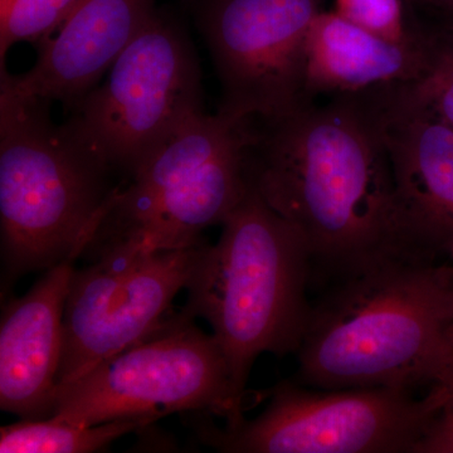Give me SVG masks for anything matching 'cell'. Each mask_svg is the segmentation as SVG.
I'll return each instance as SVG.
<instances>
[{
  "label": "cell",
  "mask_w": 453,
  "mask_h": 453,
  "mask_svg": "<svg viewBox=\"0 0 453 453\" xmlns=\"http://www.w3.org/2000/svg\"><path fill=\"white\" fill-rule=\"evenodd\" d=\"M434 386L442 390L443 395H445V404L453 407V326L449 332L445 357L438 369Z\"/></svg>",
  "instance_id": "20"
},
{
  "label": "cell",
  "mask_w": 453,
  "mask_h": 453,
  "mask_svg": "<svg viewBox=\"0 0 453 453\" xmlns=\"http://www.w3.org/2000/svg\"><path fill=\"white\" fill-rule=\"evenodd\" d=\"M205 243L178 251L106 253L88 267L74 268L65 299L58 386L160 329Z\"/></svg>",
  "instance_id": "9"
},
{
  "label": "cell",
  "mask_w": 453,
  "mask_h": 453,
  "mask_svg": "<svg viewBox=\"0 0 453 453\" xmlns=\"http://www.w3.org/2000/svg\"><path fill=\"white\" fill-rule=\"evenodd\" d=\"M427 38L422 44L398 43L336 12H320L306 46V95L316 100L417 81L427 64Z\"/></svg>",
  "instance_id": "14"
},
{
  "label": "cell",
  "mask_w": 453,
  "mask_h": 453,
  "mask_svg": "<svg viewBox=\"0 0 453 453\" xmlns=\"http://www.w3.org/2000/svg\"><path fill=\"white\" fill-rule=\"evenodd\" d=\"M250 187L303 235L311 285L396 261L437 262L414 240L369 91L247 121Z\"/></svg>",
  "instance_id": "1"
},
{
  "label": "cell",
  "mask_w": 453,
  "mask_h": 453,
  "mask_svg": "<svg viewBox=\"0 0 453 453\" xmlns=\"http://www.w3.org/2000/svg\"><path fill=\"white\" fill-rule=\"evenodd\" d=\"M413 2L436 13L437 20L453 22V0H413Z\"/></svg>",
  "instance_id": "21"
},
{
  "label": "cell",
  "mask_w": 453,
  "mask_h": 453,
  "mask_svg": "<svg viewBox=\"0 0 453 453\" xmlns=\"http://www.w3.org/2000/svg\"><path fill=\"white\" fill-rule=\"evenodd\" d=\"M323 0H205L198 26L222 98L238 120L275 118L308 103L306 46Z\"/></svg>",
  "instance_id": "10"
},
{
  "label": "cell",
  "mask_w": 453,
  "mask_h": 453,
  "mask_svg": "<svg viewBox=\"0 0 453 453\" xmlns=\"http://www.w3.org/2000/svg\"><path fill=\"white\" fill-rule=\"evenodd\" d=\"M73 111L65 127L124 180L204 112L201 67L177 18L155 9L110 68L106 81Z\"/></svg>",
  "instance_id": "8"
},
{
  "label": "cell",
  "mask_w": 453,
  "mask_h": 453,
  "mask_svg": "<svg viewBox=\"0 0 453 453\" xmlns=\"http://www.w3.org/2000/svg\"><path fill=\"white\" fill-rule=\"evenodd\" d=\"M453 326V264L396 261L311 301L294 380L315 389L434 386Z\"/></svg>",
  "instance_id": "2"
},
{
  "label": "cell",
  "mask_w": 453,
  "mask_h": 453,
  "mask_svg": "<svg viewBox=\"0 0 453 453\" xmlns=\"http://www.w3.org/2000/svg\"><path fill=\"white\" fill-rule=\"evenodd\" d=\"M335 12L386 40L422 44L427 38V23L408 12L405 0H335Z\"/></svg>",
  "instance_id": "18"
},
{
  "label": "cell",
  "mask_w": 453,
  "mask_h": 453,
  "mask_svg": "<svg viewBox=\"0 0 453 453\" xmlns=\"http://www.w3.org/2000/svg\"><path fill=\"white\" fill-rule=\"evenodd\" d=\"M216 244L205 243L183 310L204 319L244 404L256 359L296 353L308 325L311 258L303 235L253 188L223 220Z\"/></svg>",
  "instance_id": "3"
},
{
  "label": "cell",
  "mask_w": 453,
  "mask_h": 453,
  "mask_svg": "<svg viewBox=\"0 0 453 453\" xmlns=\"http://www.w3.org/2000/svg\"><path fill=\"white\" fill-rule=\"evenodd\" d=\"M46 101L0 88L2 290L20 277L81 257L121 184L56 125Z\"/></svg>",
  "instance_id": "4"
},
{
  "label": "cell",
  "mask_w": 453,
  "mask_h": 453,
  "mask_svg": "<svg viewBox=\"0 0 453 453\" xmlns=\"http://www.w3.org/2000/svg\"><path fill=\"white\" fill-rule=\"evenodd\" d=\"M183 309L157 332L57 387L53 417L74 425L142 421L173 413H204L225 426L242 421L228 365L213 335Z\"/></svg>",
  "instance_id": "6"
},
{
  "label": "cell",
  "mask_w": 453,
  "mask_h": 453,
  "mask_svg": "<svg viewBox=\"0 0 453 453\" xmlns=\"http://www.w3.org/2000/svg\"><path fill=\"white\" fill-rule=\"evenodd\" d=\"M81 0H0V67L20 42L49 40Z\"/></svg>",
  "instance_id": "16"
},
{
  "label": "cell",
  "mask_w": 453,
  "mask_h": 453,
  "mask_svg": "<svg viewBox=\"0 0 453 453\" xmlns=\"http://www.w3.org/2000/svg\"><path fill=\"white\" fill-rule=\"evenodd\" d=\"M413 453H453V407L443 404Z\"/></svg>",
  "instance_id": "19"
},
{
  "label": "cell",
  "mask_w": 453,
  "mask_h": 453,
  "mask_svg": "<svg viewBox=\"0 0 453 453\" xmlns=\"http://www.w3.org/2000/svg\"><path fill=\"white\" fill-rule=\"evenodd\" d=\"M427 64L410 83L414 96L453 129V22L427 23Z\"/></svg>",
  "instance_id": "17"
},
{
  "label": "cell",
  "mask_w": 453,
  "mask_h": 453,
  "mask_svg": "<svg viewBox=\"0 0 453 453\" xmlns=\"http://www.w3.org/2000/svg\"><path fill=\"white\" fill-rule=\"evenodd\" d=\"M155 9V0H81L42 44L31 70L12 74L0 68V88L73 109L96 88Z\"/></svg>",
  "instance_id": "12"
},
{
  "label": "cell",
  "mask_w": 453,
  "mask_h": 453,
  "mask_svg": "<svg viewBox=\"0 0 453 453\" xmlns=\"http://www.w3.org/2000/svg\"><path fill=\"white\" fill-rule=\"evenodd\" d=\"M256 418L219 427L184 413L199 442L225 453H413L445 404L432 386L416 398L402 388L315 389L282 380Z\"/></svg>",
  "instance_id": "7"
},
{
  "label": "cell",
  "mask_w": 453,
  "mask_h": 453,
  "mask_svg": "<svg viewBox=\"0 0 453 453\" xmlns=\"http://www.w3.org/2000/svg\"><path fill=\"white\" fill-rule=\"evenodd\" d=\"M74 261L50 268L19 299L3 306L0 410L20 419L50 418L64 348V314Z\"/></svg>",
  "instance_id": "13"
},
{
  "label": "cell",
  "mask_w": 453,
  "mask_h": 453,
  "mask_svg": "<svg viewBox=\"0 0 453 453\" xmlns=\"http://www.w3.org/2000/svg\"><path fill=\"white\" fill-rule=\"evenodd\" d=\"M247 121L203 112L148 155L119 187L81 253L192 249L247 190Z\"/></svg>",
  "instance_id": "5"
},
{
  "label": "cell",
  "mask_w": 453,
  "mask_h": 453,
  "mask_svg": "<svg viewBox=\"0 0 453 453\" xmlns=\"http://www.w3.org/2000/svg\"><path fill=\"white\" fill-rule=\"evenodd\" d=\"M154 423L112 421L95 426L74 425L56 417L20 419L0 428L2 453H92L105 451L113 441Z\"/></svg>",
  "instance_id": "15"
},
{
  "label": "cell",
  "mask_w": 453,
  "mask_h": 453,
  "mask_svg": "<svg viewBox=\"0 0 453 453\" xmlns=\"http://www.w3.org/2000/svg\"><path fill=\"white\" fill-rule=\"evenodd\" d=\"M369 94L414 240L429 258L453 264V129L414 96L410 83Z\"/></svg>",
  "instance_id": "11"
}]
</instances>
